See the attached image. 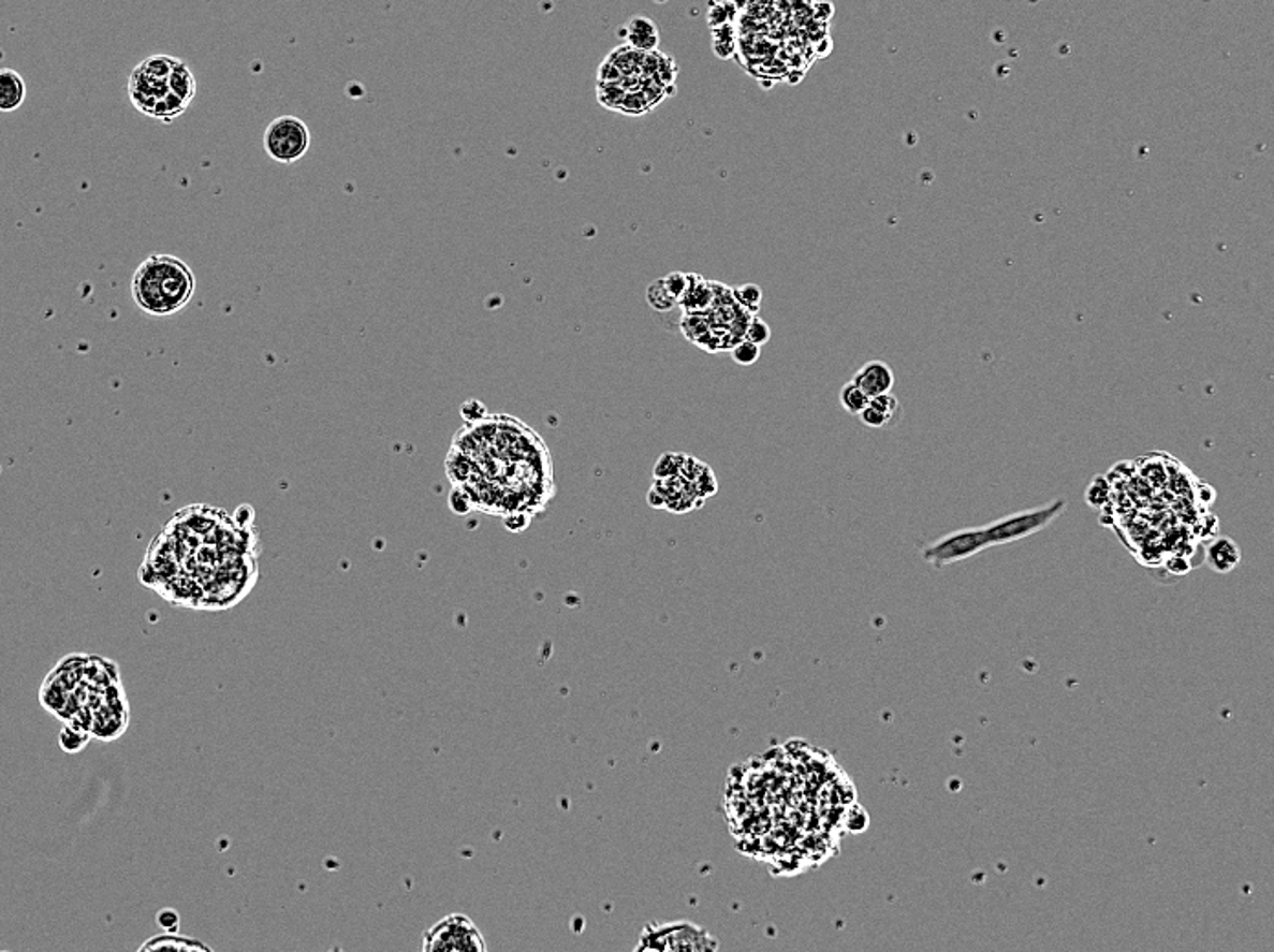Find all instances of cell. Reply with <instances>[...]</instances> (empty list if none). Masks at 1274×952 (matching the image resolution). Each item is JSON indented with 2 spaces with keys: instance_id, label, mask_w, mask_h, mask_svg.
<instances>
[{
  "instance_id": "12",
  "label": "cell",
  "mask_w": 1274,
  "mask_h": 952,
  "mask_svg": "<svg viewBox=\"0 0 1274 952\" xmlns=\"http://www.w3.org/2000/svg\"><path fill=\"white\" fill-rule=\"evenodd\" d=\"M25 77L13 69H0V113L10 114L19 111L26 101Z\"/></svg>"
},
{
  "instance_id": "15",
  "label": "cell",
  "mask_w": 1274,
  "mask_h": 952,
  "mask_svg": "<svg viewBox=\"0 0 1274 952\" xmlns=\"http://www.w3.org/2000/svg\"><path fill=\"white\" fill-rule=\"evenodd\" d=\"M731 292H733L734 301H736V303H738V305H741L744 310L749 311L751 316H757V311H759L760 305H762V301H764V292H762V288H760L759 284L747 282V284H742V287L734 288V290H731Z\"/></svg>"
},
{
  "instance_id": "16",
  "label": "cell",
  "mask_w": 1274,
  "mask_h": 952,
  "mask_svg": "<svg viewBox=\"0 0 1274 952\" xmlns=\"http://www.w3.org/2000/svg\"><path fill=\"white\" fill-rule=\"evenodd\" d=\"M187 106L189 105H187L186 101H181L178 96H175L173 92H169L165 98H162V100L156 103L155 111H152V114H150V118L162 119V121H171V119L178 118L180 114L186 113Z\"/></svg>"
},
{
  "instance_id": "5",
  "label": "cell",
  "mask_w": 1274,
  "mask_h": 952,
  "mask_svg": "<svg viewBox=\"0 0 1274 952\" xmlns=\"http://www.w3.org/2000/svg\"><path fill=\"white\" fill-rule=\"evenodd\" d=\"M1066 508H1068V502L1064 498H1055L1048 504L1037 506L1031 510L1016 511L1006 517L996 518L987 526H983L989 548L1009 544V542L1024 541V539L1037 536L1055 523L1066 511Z\"/></svg>"
},
{
  "instance_id": "22",
  "label": "cell",
  "mask_w": 1274,
  "mask_h": 952,
  "mask_svg": "<svg viewBox=\"0 0 1274 952\" xmlns=\"http://www.w3.org/2000/svg\"><path fill=\"white\" fill-rule=\"evenodd\" d=\"M663 282H665V288L669 290V293H671L672 297H674L676 301L682 299V295H684V293L687 292V288H689V277H687V274H679V272H676V274L667 275V277H663Z\"/></svg>"
},
{
  "instance_id": "10",
  "label": "cell",
  "mask_w": 1274,
  "mask_h": 952,
  "mask_svg": "<svg viewBox=\"0 0 1274 952\" xmlns=\"http://www.w3.org/2000/svg\"><path fill=\"white\" fill-rule=\"evenodd\" d=\"M858 416L866 427L883 429V427L894 425L897 418L902 416V404L892 393L881 394V396L870 398L868 405L859 412Z\"/></svg>"
},
{
  "instance_id": "4",
  "label": "cell",
  "mask_w": 1274,
  "mask_h": 952,
  "mask_svg": "<svg viewBox=\"0 0 1274 952\" xmlns=\"http://www.w3.org/2000/svg\"><path fill=\"white\" fill-rule=\"evenodd\" d=\"M720 941L694 922H650L643 927L634 951H718Z\"/></svg>"
},
{
  "instance_id": "8",
  "label": "cell",
  "mask_w": 1274,
  "mask_h": 952,
  "mask_svg": "<svg viewBox=\"0 0 1274 952\" xmlns=\"http://www.w3.org/2000/svg\"><path fill=\"white\" fill-rule=\"evenodd\" d=\"M989 548L985 529L962 528L939 537L938 541L926 544L921 550V557L934 568H946L956 565L960 560L970 559Z\"/></svg>"
},
{
  "instance_id": "1",
  "label": "cell",
  "mask_w": 1274,
  "mask_h": 952,
  "mask_svg": "<svg viewBox=\"0 0 1274 952\" xmlns=\"http://www.w3.org/2000/svg\"><path fill=\"white\" fill-rule=\"evenodd\" d=\"M723 809L738 852L782 878L824 865L868 824L837 760L801 738L731 766Z\"/></svg>"
},
{
  "instance_id": "2",
  "label": "cell",
  "mask_w": 1274,
  "mask_h": 952,
  "mask_svg": "<svg viewBox=\"0 0 1274 952\" xmlns=\"http://www.w3.org/2000/svg\"><path fill=\"white\" fill-rule=\"evenodd\" d=\"M39 700L67 726L100 741L123 736L131 720L119 667L100 656L62 658L41 685Z\"/></svg>"
},
{
  "instance_id": "13",
  "label": "cell",
  "mask_w": 1274,
  "mask_h": 952,
  "mask_svg": "<svg viewBox=\"0 0 1274 952\" xmlns=\"http://www.w3.org/2000/svg\"><path fill=\"white\" fill-rule=\"evenodd\" d=\"M140 951L211 952L213 949L196 938H189V936L175 933V931H165V933L156 934L149 941H145L144 946L140 947Z\"/></svg>"
},
{
  "instance_id": "6",
  "label": "cell",
  "mask_w": 1274,
  "mask_h": 952,
  "mask_svg": "<svg viewBox=\"0 0 1274 952\" xmlns=\"http://www.w3.org/2000/svg\"><path fill=\"white\" fill-rule=\"evenodd\" d=\"M423 952H485L487 943L473 920L449 914L423 933Z\"/></svg>"
},
{
  "instance_id": "7",
  "label": "cell",
  "mask_w": 1274,
  "mask_h": 952,
  "mask_svg": "<svg viewBox=\"0 0 1274 952\" xmlns=\"http://www.w3.org/2000/svg\"><path fill=\"white\" fill-rule=\"evenodd\" d=\"M262 144L274 162L290 165L298 162L310 150V129L297 116H280L267 125Z\"/></svg>"
},
{
  "instance_id": "3",
  "label": "cell",
  "mask_w": 1274,
  "mask_h": 952,
  "mask_svg": "<svg viewBox=\"0 0 1274 952\" xmlns=\"http://www.w3.org/2000/svg\"><path fill=\"white\" fill-rule=\"evenodd\" d=\"M132 299L152 318H169L184 310L196 292V279L187 262L175 255L147 257L132 275Z\"/></svg>"
},
{
  "instance_id": "14",
  "label": "cell",
  "mask_w": 1274,
  "mask_h": 952,
  "mask_svg": "<svg viewBox=\"0 0 1274 952\" xmlns=\"http://www.w3.org/2000/svg\"><path fill=\"white\" fill-rule=\"evenodd\" d=\"M169 90L178 96L181 101H186L187 105H191V101L194 100L196 79L186 62L180 59L176 61L175 69L169 75Z\"/></svg>"
},
{
  "instance_id": "20",
  "label": "cell",
  "mask_w": 1274,
  "mask_h": 952,
  "mask_svg": "<svg viewBox=\"0 0 1274 952\" xmlns=\"http://www.w3.org/2000/svg\"><path fill=\"white\" fill-rule=\"evenodd\" d=\"M90 738H92V736L87 735V733H83V731H79V729L70 728V726H64L61 735H59V742H61L62 751H67V753H77V751H82V749H85V746H87L88 742H90Z\"/></svg>"
},
{
  "instance_id": "18",
  "label": "cell",
  "mask_w": 1274,
  "mask_h": 952,
  "mask_svg": "<svg viewBox=\"0 0 1274 952\" xmlns=\"http://www.w3.org/2000/svg\"><path fill=\"white\" fill-rule=\"evenodd\" d=\"M647 303L650 308L656 311H669L678 305V301L672 297L669 290L665 288L663 279L654 280L653 284L647 288Z\"/></svg>"
},
{
  "instance_id": "19",
  "label": "cell",
  "mask_w": 1274,
  "mask_h": 952,
  "mask_svg": "<svg viewBox=\"0 0 1274 952\" xmlns=\"http://www.w3.org/2000/svg\"><path fill=\"white\" fill-rule=\"evenodd\" d=\"M760 354H762V347L755 345V342L747 341V339H741V341L736 342L733 349H731V357H733V362L736 363V365H741V367H751V365H755V363L759 362Z\"/></svg>"
},
{
  "instance_id": "11",
  "label": "cell",
  "mask_w": 1274,
  "mask_h": 952,
  "mask_svg": "<svg viewBox=\"0 0 1274 952\" xmlns=\"http://www.w3.org/2000/svg\"><path fill=\"white\" fill-rule=\"evenodd\" d=\"M1205 560L1216 573H1231L1242 560V550L1231 537H1218L1206 546Z\"/></svg>"
},
{
  "instance_id": "21",
  "label": "cell",
  "mask_w": 1274,
  "mask_h": 952,
  "mask_svg": "<svg viewBox=\"0 0 1274 952\" xmlns=\"http://www.w3.org/2000/svg\"><path fill=\"white\" fill-rule=\"evenodd\" d=\"M771 336H773V332H771V326L765 323L764 319H760L759 316H752L749 319L744 339L755 342L759 347H764V345L771 341Z\"/></svg>"
},
{
  "instance_id": "17",
  "label": "cell",
  "mask_w": 1274,
  "mask_h": 952,
  "mask_svg": "<svg viewBox=\"0 0 1274 952\" xmlns=\"http://www.w3.org/2000/svg\"><path fill=\"white\" fill-rule=\"evenodd\" d=\"M839 401L840 405L845 407L846 412H850V414H855V416H858L859 412L863 411L864 407L868 405L870 398H868V396H866V394H864L863 391H861V389H859V386L853 383V381H848V383H845V386L840 389Z\"/></svg>"
},
{
  "instance_id": "9",
  "label": "cell",
  "mask_w": 1274,
  "mask_h": 952,
  "mask_svg": "<svg viewBox=\"0 0 1274 952\" xmlns=\"http://www.w3.org/2000/svg\"><path fill=\"white\" fill-rule=\"evenodd\" d=\"M852 381L868 398H876L881 394L892 393L895 376L889 363L874 360V362L864 363L863 367L853 374Z\"/></svg>"
}]
</instances>
